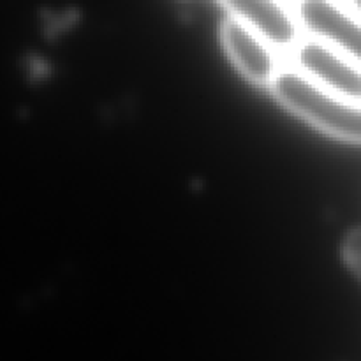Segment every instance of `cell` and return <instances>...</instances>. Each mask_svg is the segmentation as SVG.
<instances>
[{
    "label": "cell",
    "mask_w": 361,
    "mask_h": 361,
    "mask_svg": "<svg viewBox=\"0 0 361 361\" xmlns=\"http://www.w3.org/2000/svg\"><path fill=\"white\" fill-rule=\"evenodd\" d=\"M270 87L275 97L300 118L337 140L360 141V104L328 90L291 66H282Z\"/></svg>",
    "instance_id": "obj_1"
},
{
    "label": "cell",
    "mask_w": 361,
    "mask_h": 361,
    "mask_svg": "<svg viewBox=\"0 0 361 361\" xmlns=\"http://www.w3.org/2000/svg\"><path fill=\"white\" fill-rule=\"evenodd\" d=\"M302 37L324 42L360 62V11L341 0H291Z\"/></svg>",
    "instance_id": "obj_2"
},
{
    "label": "cell",
    "mask_w": 361,
    "mask_h": 361,
    "mask_svg": "<svg viewBox=\"0 0 361 361\" xmlns=\"http://www.w3.org/2000/svg\"><path fill=\"white\" fill-rule=\"evenodd\" d=\"M288 56L291 62L289 66L296 71L341 97L360 104V62L324 42L309 37H300Z\"/></svg>",
    "instance_id": "obj_3"
},
{
    "label": "cell",
    "mask_w": 361,
    "mask_h": 361,
    "mask_svg": "<svg viewBox=\"0 0 361 361\" xmlns=\"http://www.w3.org/2000/svg\"><path fill=\"white\" fill-rule=\"evenodd\" d=\"M229 11L233 20L240 21L268 44L281 56L295 48L300 41V30L288 0H219Z\"/></svg>",
    "instance_id": "obj_4"
},
{
    "label": "cell",
    "mask_w": 361,
    "mask_h": 361,
    "mask_svg": "<svg viewBox=\"0 0 361 361\" xmlns=\"http://www.w3.org/2000/svg\"><path fill=\"white\" fill-rule=\"evenodd\" d=\"M226 51L240 73L256 85H268L282 67L281 55L259 34L229 18L222 27Z\"/></svg>",
    "instance_id": "obj_5"
},
{
    "label": "cell",
    "mask_w": 361,
    "mask_h": 361,
    "mask_svg": "<svg viewBox=\"0 0 361 361\" xmlns=\"http://www.w3.org/2000/svg\"><path fill=\"white\" fill-rule=\"evenodd\" d=\"M360 249H361L360 231L358 229H353V231L348 235V238H345L344 256L349 267H351L356 274L360 271Z\"/></svg>",
    "instance_id": "obj_6"
},
{
    "label": "cell",
    "mask_w": 361,
    "mask_h": 361,
    "mask_svg": "<svg viewBox=\"0 0 361 361\" xmlns=\"http://www.w3.org/2000/svg\"><path fill=\"white\" fill-rule=\"evenodd\" d=\"M341 2L348 4V6H349V7H353V9L360 11V0H341Z\"/></svg>",
    "instance_id": "obj_7"
},
{
    "label": "cell",
    "mask_w": 361,
    "mask_h": 361,
    "mask_svg": "<svg viewBox=\"0 0 361 361\" xmlns=\"http://www.w3.org/2000/svg\"><path fill=\"white\" fill-rule=\"evenodd\" d=\"M288 2H291V0H288Z\"/></svg>",
    "instance_id": "obj_8"
}]
</instances>
